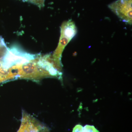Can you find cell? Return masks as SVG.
<instances>
[{
    "label": "cell",
    "instance_id": "4",
    "mask_svg": "<svg viewBox=\"0 0 132 132\" xmlns=\"http://www.w3.org/2000/svg\"><path fill=\"white\" fill-rule=\"evenodd\" d=\"M7 47L4 39L0 36V83L10 80L9 74L3 67L4 59L7 53Z\"/></svg>",
    "mask_w": 132,
    "mask_h": 132
},
{
    "label": "cell",
    "instance_id": "2",
    "mask_svg": "<svg viewBox=\"0 0 132 132\" xmlns=\"http://www.w3.org/2000/svg\"><path fill=\"white\" fill-rule=\"evenodd\" d=\"M109 7L123 20L131 23L132 20V0H117L109 5Z\"/></svg>",
    "mask_w": 132,
    "mask_h": 132
},
{
    "label": "cell",
    "instance_id": "3",
    "mask_svg": "<svg viewBox=\"0 0 132 132\" xmlns=\"http://www.w3.org/2000/svg\"><path fill=\"white\" fill-rule=\"evenodd\" d=\"M74 26L70 21L66 22L61 27V35L58 47L55 51L54 59H59L64 48L74 36Z\"/></svg>",
    "mask_w": 132,
    "mask_h": 132
},
{
    "label": "cell",
    "instance_id": "1",
    "mask_svg": "<svg viewBox=\"0 0 132 132\" xmlns=\"http://www.w3.org/2000/svg\"><path fill=\"white\" fill-rule=\"evenodd\" d=\"M57 74L51 62L50 55L48 54H38L34 59L18 67V79L39 81L43 78Z\"/></svg>",
    "mask_w": 132,
    "mask_h": 132
},
{
    "label": "cell",
    "instance_id": "5",
    "mask_svg": "<svg viewBox=\"0 0 132 132\" xmlns=\"http://www.w3.org/2000/svg\"><path fill=\"white\" fill-rule=\"evenodd\" d=\"M96 130L93 126H85L81 132H96Z\"/></svg>",
    "mask_w": 132,
    "mask_h": 132
}]
</instances>
